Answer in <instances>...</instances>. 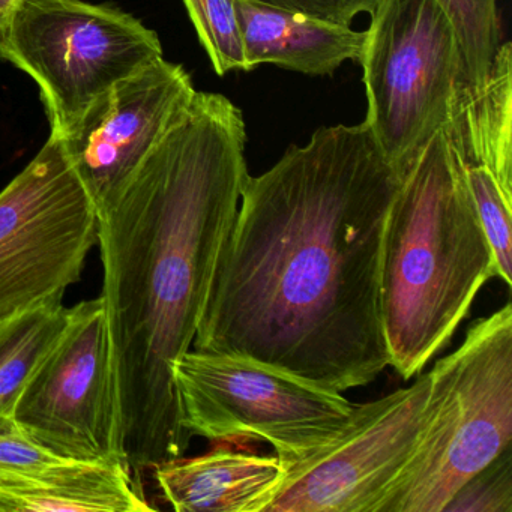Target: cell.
<instances>
[{"label":"cell","instance_id":"1","mask_svg":"<svg viewBox=\"0 0 512 512\" xmlns=\"http://www.w3.org/2000/svg\"><path fill=\"white\" fill-rule=\"evenodd\" d=\"M401 181L365 122L320 128L248 175L194 349L341 394L374 382L389 367L380 262Z\"/></svg>","mask_w":512,"mask_h":512},{"label":"cell","instance_id":"2","mask_svg":"<svg viewBox=\"0 0 512 512\" xmlns=\"http://www.w3.org/2000/svg\"><path fill=\"white\" fill-rule=\"evenodd\" d=\"M241 110L196 92L181 121L98 211L101 298L125 461L142 473L182 457L173 367L193 347L248 176Z\"/></svg>","mask_w":512,"mask_h":512},{"label":"cell","instance_id":"3","mask_svg":"<svg viewBox=\"0 0 512 512\" xmlns=\"http://www.w3.org/2000/svg\"><path fill=\"white\" fill-rule=\"evenodd\" d=\"M493 277V251L442 128L404 175L386 218L380 313L389 367L404 380L421 374Z\"/></svg>","mask_w":512,"mask_h":512},{"label":"cell","instance_id":"4","mask_svg":"<svg viewBox=\"0 0 512 512\" xmlns=\"http://www.w3.org/2000/svg\"><path fill=\"white\" fill-rule=\"evenodd\" d=\"M430 371L433 412L376 512H443L470 476L511 448V302L472 323Z\"/></svg>","mask_w":512,"mask_h":512},{"label":"cell","instance_id":"5","mask_svg":"<svg viewBox=\"0 0 512 512\" xmlns=\"http://www.w3.org/2000/svg\"><path fill=\"white\" fill-rule=\"evenodd\" d=\"M0 58L41 89L64 137L119 82L163 58L160 38L124 11L83 0H23L0 32Z\"/></svg>","mask_w":512,"mask_h":512},{"label":"cell","instance_id":"6","mask_svg":"<svg viewBox=\"0 0 512 512\" xmlns=\"http://www.w3.org/2000/svg\"><path fill=\"white\" fill-rule=\"evenodd\" d=\"M365 124L404 178L445 127L458 92L454 26L436 0H380L361 62Z\"/></svg>","mask_w":512,"mask_h":512},{"label":"cell","instance_id":"7","mask_svg":"<svg viewBox=\"0 0 512 512\" xmlns=\"http://www.w3.org/2000/svg\"><path fill=\"white\" fill-rule=\"evenodd\" d=\"M173 377L181 424L191 437L265 442L281 463L331 442L355 406L341 392L226 353L190 349Z\"/></svg>","mask_w":512,"mask_h":512},{"label":"cell","instance_id":"8","mask_svg":"<svg viewBox=\"0 0 512 512\" xmlns=\"http://www.w3.org/2000/svg\"><path fill=\"white\" fill-rule=\"evenodd\" d=\"M98 209L50 134L0 193V317L64 299L98 244Z\"/></svg>","mask_w":512,"mask_h":512},{"label":"cell","instance_id":"9","mask_svg":"<svg viewBox=\"0 0 512 512\" xmlns=\"http://www.w3.org/2000/svg\"><path fill=\"white\" fill-rule=\"evenodd\" d=\"M431 371L379 400L355 404L322 448L283 463L265 512H376L409 463L433 412Z\"/></svg>","mask_w":512,"mask_h":512},{"label":"cell","instance_id":"10","mask_svg":"<svg viewBox=\"0 0 512 512\" xmlns=\"http://www.w3.org/2000/svg\"><path fill=\"white\" fill-rule=\"evenodd\" d=\"M14 419L58 457L127 464L101 296L70 308L64 332L26 385Z\"/></svg>","mask_w":512,"mask_h":512},{"label":"cell","instance_id":"11","mask_svg":"<svg viewBox=\"0 0 512 512\" xmlns=\"http://www.w3.org/2000/svg\"><path fill=\"white\" fill-rule=\"evenodd\" d=\"M196 92L184 67L160 58L119 82L61 137L98 211L181 121Z\"/></svg>","mask_w":512,"mask_h":512},{"label":"cell","instance_id":"12","mask_svg":"<svg viewBox=\"0 0 512 512\" xmlns=\"http://www.w3.org/2000/svg\"><path fill=\"white\" fill-rule=\"evenodd\" d=\"M152 470L164 499L178 512H265L284 475L277 455L224 446Z\"/></svg>","mask_w":512,"mask_h":512},{"label":"cell","instance_id":"13","mask_svg":"<svg viewBox=\"0 0 512 512\" xmlns=\"http://www.w3.org/2000/svg\"><path fill=\"white\" fill-rule=\"evenodd\" d=\"M127 464L61 460L28 472L0 473V512L154 511Z\"/></svg>","mask_w":512,"mask_h":512},{"label":"cell","instance_id":"14","mask_svg":"<svg viewBox=\"0 0 512 512\" xmlns=\"http://www.w3.org/2000/svg\"><path fill=\"white\" fill-rule=\"evenodd\" d=\"M248 71L269 64L307 76H331L361 62L367 31L235 0Z\"/></svg>","mask_w":512,"mask_h":512},{"label":"cell","instance_id":"15","mask_svg":"<svg viewBox=\"0 0 512 512\" xmlns=\"http://www.w3.org/2000/svg\"><path fill=\"white\" fill-rule=\"evenodd\" d=\"M62 299L0 317V433L20 430L14 412L31 377L64 332Z\"/></svg>","mask_w":512,"mask_h":512},{"label":"cell","instance_id":"16","mask_svg":"<svg viewBox=\"0 0 512 512\" xmlns=\"http://www.w3.org/2000/svg\"><path fill=\"white\" fill-rule=\"evenodd\" d=\"M454 26L460 56L458 95L484 88L499 46L496 0H436Z\"/></svg>","mask_w":512,"mask_h":512},{"label":"cell","instance_id":"17","mask_svg":"<svg viewBox=\"0 0 512 512\" xmlns=\"http://www.w3.org/2000/svg\"><path fill=\"white\" fill-rule=\"evenodd\" d=\"M452 149V148H451ZM457 155V154H455ZM458 157V155H457ZM464 176L472 194L479 223L490 244L496 277L512 286V196L503 190L496 176L481 164L464 163Z\"/></svg>","mask_w":512,"mask_h":512},{"label":"cell","instance_id":"18","mask_svg":"<svg viewBox=\"0 0 512 512\" xmlns=\"http://www.w3.org/2000/svg\"><path fill=\"white\" fill-rule=\"evenodd\" d=\"M218 76L248 71L235 0H182Z\"/></svg>","mask_w":512,"mask_h":512},{"label":"cell","instance_id":"19","mask_svg":"<svg viewBox=\"0 0 512 512\" xmlns=\"http://www.w3.org/2000/svg\"><path fill=\"white\" fill-rule=\"evenodd\" d=\"M443 512H512V449L470 476Z\"/></svg>","mask_w":512,"mask_h":512},{"label":"cell","instance_id":"20","mask_svg":"<svg viewBox=\"0 0 512 512\" xmlns=\"http://www.w3.org/2000/svg\"><path fill=\"white\" fill-rule=\"evenodd\" d=\"M251 4L350 26L359 14H373L380 0H247Z\"/></svg>","mask_w":512,"mask_h":512},{"label":"cell","instance_id":"21","mask_svg":"<svg viewBox=\"0 0 512 512\" xmlns=\"http://www.w3.org/2000/svg\"><path fill=\"white\" fill-rule=\"evenodd\" d=\"M61 457L29 439L22 430L0 433V473L28 472Z\"/></svg>","mask_w":512,"mask_h":512},{"label":"cell","instance_id":"22","mask_svg":"<svg viewBox=\"0 0 512 512\" xmlns=\"http://www.w3.org/2000/svg\"><path fill=\"white\" fill-rule=\"evenodd\" d=\"M22 2L23 0H0V32Z\"/></svg>","mask_w":512,"mask_h":512}]
</instances>
